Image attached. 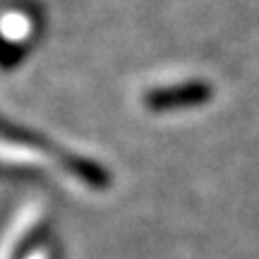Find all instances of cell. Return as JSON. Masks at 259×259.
Here are the masks:
<instances>
[{
    "label": "cell",
    "mask_w": 259,
    "mask_h": 259,
    "mask_svg": "<svg viewBox=\"0 0 259 259\" xmlns=\"http://www.w3.org/2000/svg\"><path fill=\"white\" fill-rule=\"evenodd\" d=\"M36 15L27 8H8L0 12V65L8 67L22 58L36 36Z\"/></svg>",
    "instance_id": "6da1fadb"
},
{
    "label": "cell",
    "mask_w": 259,
    "mask_h": 259,
    "mask_svg": "<svg viewBox=\"0 0 259 259\" xmlns=\"http://www.w3.org/2000/svg\"><path fill=\"white\" fill-rule=\"evenodd\" d=\"M44 223H46V211L41 206H27L0 245V259H24V252L36 242Z\"/></svg>",
    "instance_id": "7a4b0ae2"
},
{
    "label": "cell",
    "mask_w": 259,
    "mask_h": 259,
    "mask_svg": "<svg viewBox=\"0 0 259 259\" xmlns=\"http://www.w3.org/2000/svg\"><path fill=\"white\" fill-rule=\"evenodd\" d=\"M204 99H209V89L199 82L190 84H176V87H158L147 94V106L154 111L161 108H180V106H192Z\"/></svg>",
    "instance_id": "3957f363"
},
{
    "label": "cell",
    "mask_w": 259,
    "mask_h": 259,
    "mask_svg": "<svg viewBox=\"0 0 259 259\" xmlns=\"http://www.w3.org/2000/svg\"><path fill=\"white\" fill-rule=\"evenodd\" d=\"M27 259H53V252H51V250H41V247H38V250H34Z\"/></svg>",
    "instance_id": "277c9868"
}]
</instances>
